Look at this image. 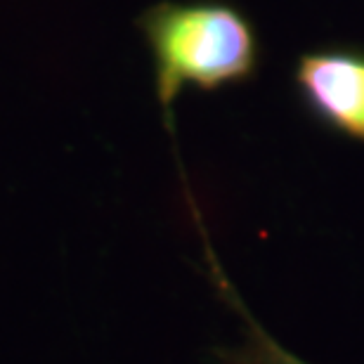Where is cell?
<instances>
[{"mask_svg": "<svg viewBox=\"0 0 364 364\" xmlns=\"http://www.w3.org/2000/svg\"><path fill=\"white\" fill-rule=\"evenodd\" d=\"M154 60L156 97L164 112L185 88L215 92L256 78V24L230 0H161L137 17Z\"/></svg>", "mask_w": 364, "mask_h": 364, "instance_id": "1", "label": "cell"}, {"mask_svg": "<svg viewBox=\"0 0 364 364\" xmlns=\"http://www.w3.org/2000/svg\"><path fill=\"white\" fill-rule=\"evenodd\" d=\"M294 85L303 109L319 126L364 142V50H308L296 62Z\"/></svg>", "mask_w": 364, "mask_h": 364, "instance_id": "2", "label": "cell"}, {"mask_svg": "<svg viewBox=\"0 0 364 364\" xmlns=\"http://www.w3.org/2000/svg\"><path fill=\"white\" fill-rule=\"evenodd\" d=\"M253 333H256V341L251 350L244 355L246 364H305L296 355L284 350L279 343H274L270 336H265L256 324H253Z\"/></svg>", "mask_w": 364, "mask_h": 364, "instance_id": "3", "label": "cell"}]
</instances>
